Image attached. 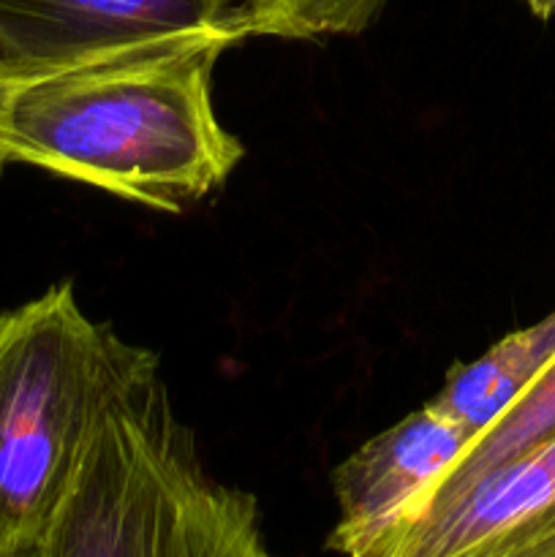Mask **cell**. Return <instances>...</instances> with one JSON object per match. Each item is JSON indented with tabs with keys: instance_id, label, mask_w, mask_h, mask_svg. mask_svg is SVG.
<instances>
[{
	"instance_id": "1",
	"label": "cell",
	"mask_w": 555,
	"mask_h": 557,
	"mask_svg": "<svg viewBox=\"0 0 555 557\" xmlns=\"http://www.w3.org/2000/svg\"><path fill=\"white\" fill-rule=\"evenodd\" d=\"M234 27L185 33L92 63L9 82L0 145L11 161L180 212L243 158L212 107L218 58Z\"/></svg>"
},
{
	"instance_id": "2",
	"label": "cell",
	"mask_w": 555,
	"mask_h": 557,
	"mask_svg": "<svg viewBox=\"0 0 555 557\" xmlns=\"http://www.w3.org/2000/svg\"><path fill=\"white\" fill-rule=\"evenodd\" d=\"M33 557H283L250 493L207 476L158 364L103 413Z\"/></svg>"
},
{
	"instance_id": "3",
	"label": "cell",
	"mask_w": 555,
	"mask_h": 557,
	"mask_svg": "<svg viewBox=\"0 0 555 557\" xmlns=\"http://www.w3.org/2000/svg\"><path fill=\"white\" fill-rule=\"evenodd\" d=\"M152 364L69 281L0 315V553L41 542L107 408Z\"/></svg>"
},
{
	"instance_id": "4",
	"label": "cell",
	"mask_w": 555,
	"mask_h": 557,
	"mask_svg": "<svg viewBox=\"0 0 555 557\" xmlns=\"http://www.w3.org/2000/svg\"><path fill=\"white\" fill-rule=\"evenodd\" d=\"M375 557H555V433L441 479Z\"/></svg>"
},
{
	"instance_id": "5",
	"label": "cell",
	"mask_w": 555,
	"mask_h": 557,
	"mask_svg": "<svg viewBox=\"0 0 555 557\" xmlns=\"http://www.w3.org/2000/svg\"><path fill=\"white\" fill-rule=\"evenodd\" d=\"M243 0H0L5 82L92 63L185 33L234 27Z\"/></svg>"
},
{
	"instance_id": "6",
	"label": "cell",
	"mask_w": 555,
	"mask_h": 557,
	"mask_svg": "<svg viewBox=\"0 0 555 557\" xmlns=\"http://www.w3.org/2000/svg\"><path fill=\"white\" fill-rule=\"evenodd\" d=\"M473 435L424 403L365 441L332 473L337 522L326 547L341 557H375L403 517L462 460Z\"/></svg>"
},
{
	"instance_id": "7",
	"label": "cell",
	"mask_w": 555,
	"mask_h": 557,
	"mask_svg": "<svg viewBox=\"0 0 555 557\" xmlns=\"http://www.w3.org/2000/svg\"><path fill=\"white\" fill-rule=\"evenodd\" d=\"M555 359V310L501 337L473 362L455 364L428 403L477 438L498 422Z\"/></svg>"
},
{
	"instance_id": "8",
	"label": "cell",
	"mask_w": 555,
	"mask_h": 557,
	"mask_svg": "<svg viewBox=\"0 0 555 557\" xmlns=\"http://www.w3.org/2000/svg\"><path fill=\"white\" fill-rule=\"evenodd\" d=\"M390 0H243L239 20L248 38L310 41L368 30Z\"/></svg>"
},
{
	"instance_id": "9",
	"label": "cell",
	"mask_w": 555,
	"mask_h": 557,
	"mask_svg": "<svg viewBox=\"0 0 555 557\" xmlns=\"http://www.w3.org/2000/svg\"><path fill=\"white\" fill-rule=\"evenodd\" d=\"M550 433H555V359L498 422L490 424L482 435L471 441L462 460L446 476H468V473L484 471L528 449Z\"/></svg>"
},
{
	"instance_id": "10",
	"label": "cell",
	"mask_w": 555,
	"mask_h": 557,
	"mask_svg": "<svg viewBox=\"0 0 555 557\" xmlns=\"http://www.w3.org/2000/svg\"><path fill=\"white\" fill-rule=\"evenodd\" d=\"M526 5L536 20H555V0H526Z\"/></svg>"
},
{
	"instance_id": "11",
	"label": "cell",
	"mask_w": 555,
	"mask_h": 557,
	"mask_svg": "<svg viewBox=\"0 0 555 557\" xmlns=\"http://www.w3.org/2000/svg\"><path fill=\"white\" fill-rule=\"evenodd\" d=\"M5 87H9V82L3 79V74H0V112H3V98H5ZM5 163H9V156H5L3 145H0V172L5 169Z\"/></svg>"
},
{
	"instance_id": "12",
	"label": "cell",
	"mask_w": 555,
	"mask_h": 557,
	"mask_svg": "<svg viewBox=\"0 0 555 557\" xmlns=\"http://www.w3.org/2000/svg\"><path fill=\"white\" fill-rule=\"evenodd\" d=\"M36 549V547H33ZM33 549L30 553H0V557H33Z\"/></svg>"
}]
</instances>
